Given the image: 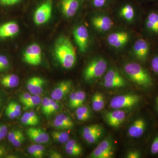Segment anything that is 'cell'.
Instances as JSON below:
<instances>
[{"label":"cell","instance_id":"681fc988","mask_svg":"<svg viewBox=\"0 0 158 158\" xmlns=\"http://www.w3.org/2000/svg\"><path fill=\"white\" fill-rule=\"evenodd\" d=\"M156 104H157V110L158 111V97L156 100Z\"/></svg>","mask_w":158,"mask_h":158},{"label":"cell","instance_id":"f1b7e54d","mask_svg":"<svg viewBox=\"0 0 158 158\" xmlns=\"http://www.w3.org/2000/svg\"><path fill=\"white\" fill-rule=\"evenodd\" d=\"M28 152L30 155L35 158H42L44 155L45 148L42 144H32L28 148Z\"/></svg>","mask_w":158,"mask_h":158},{"label":"cell","instance_id":"7a4b0ae2","mask_svg":"<svg viewBox=\"0 0 158 158\" xmlns=\"http://www.w3.org/2000/svg\"><path fill=\"white\" fill-rule=\"evenodd\" d=\"M124 71L128 77L137 85L145 88L152 86V79L149 73L138 63H127L124 65Z\"/></svg>","mask_w":158,"mask_h":158},{"label":"cell","instance_id":"277c9868","mask_svg":"<svg viewBox=\"0 0 158 158\" xmlns=\"http://www.w3.org/2000/svg\"><path fill=\"white\" fill-rule=\"evenodd\" d=\"M140 101V97L135 94L118 95L112 99L110 106L114 110L131 108L135 106Z\"/></svg>","mask_w":158,"mask_h":158},{"label":"cell","instance_id":"b9f144b4","mask_svg":"<svg viewBox=\"0 0 158 158\" xmlns=\"http://www.w3.org/2000/svg\"><path fill=\"white\" fill-rule=\"evenodd\" d=\"M151 152L152 154L155 155L158 153V136L155 138L152 142L151 147Z\"/></svg>","mask_w":158,"mask_h":158},{"label":"cell","instance_id":"2e32d148","mask_svg":"<svg viewBox=\"0 0 158 158\" xmlns=\"http://www.w3.org/2000/svg\"><path fill=\"white\" fill-rule=\"evenodd\" d=\"M92 23L95 29L101 32L109 31L113 26V23L106 15H100L94 16L92 19Z\"/></svg>","mask_w":158,"mask_h":158},{"label":"cell","instance_id":"ac0fdd59","mask_svg":"<svg viewBox=\"0 0 158 158\" xmlns=\"http://www.w3.org/2000/svg\"><path fill=\"white\" fill-rule=\"evenodd\" d=\"M126 113L120 110H115L106 115V119L108 124L113 127H118L124 121Z\"/></svg>","mask_w":158,"mask_h":158},{"label":"cell","instance_id":"7dc6e473","mask_svg":"<svg viewBox=\"0 0 158 158\" xmlns=\"http://www.w3.org/2000/svg\"><path fill=\"white\" fill-rule=\"evenodd\" d=\"M7 153L6 148L4 146L0 145V158H2Z\"/></svg>","mask_w":158,"mask_h":158},{"label":"cell","instance_id":"1f68e13d","mask_svg":"<svg viewBox=\"0 0 158 158\" xmlns=\"http://www.w3.org/2000/svg\"><path fill=\"white\" fill-rule=\"evenodd\" d=\"M41 101L42 99L40 95H32L28 101L23 105V110H27L35 107L41 103Z\"/></svg>","mask_w":158,"mask_h":158},{"label":"cell","instance_id":"836d02e7","mask_svg":"<svg viewBox=\"0 0 158 158\" xmlns=\"http://www.w3.org/2000/svg\"><path fill=\"white\" fill-rule=\"evenodd\" d=\"M9 65V61L7 57L0 54V72L8 69Z\"/></svg>","mask_w":158,"mask_h":158},{"label":"cell","instance_id":"bcb514c9","mask_svg":"<svg viewBox=\"0 0 158 158\" xmlns=\"http://www.w3.org/2000/svg\"><path fill=\"white\" fill-rule=\"evenodd\" d=\"M49 158H62V156L60 153L57 152H52L49 155Z\"/></svg>","mask_w":158,"mask_h":158},{"label":"cell","instance_id":"cb8c5ba5","mask_svg":"<svg viewBox=\"0 0 158 158\" xmlns=\"http://www.w3.org/2000/svg\"><path fill=\"white\" fill-rule=\"evenodd\" d=\"M86 98V93L82 90L73 92L71 94L69 102V107L72 109H77L81 106L85 102Z\"/></svg>","mask_w":158,"mask_h":158},{"label":"cell","instance_id":"d6a6232c","mask_svg":"<svg viewBox=\"0 0 158 158\" xmlns=\"http://www.w3.org/2000/svg\"><path fill=\"white\" fill-rule=\"evenodd\" d=\"M8 106L11 108L17 118L20 116L22 113L21 106L18 103L11 101L9 103Z\"/></svg>","mask_w":158,"mask_h":158},{"label":"cell","instance_id":"e0dca14e","mask_svg":"<svg viewBox=\"0 0 158 158\" xmlns=\"http://www.w3.org/2000/svg\"><path fill=\"white\" fill-rule=\"evenodd\" d=\"M44 81L43 79L39 77L31 78L27 84V88L32 95H41L43 92Z\"/></svg>","mask_w":158,"mask_h":158},{"label":"cell","instance_id":"7402d4cb","mask_svg":"<svg viewBox=\"0 0 158 158\" xmlns=\"http://www.w3.org/2000/svg\"><path fill=\"white\" fill-rule=\"evenodd\" d=\"M146 127L144 119L139 118L135 121L129 128L128 133L130 137L138 138L143 135Z\"/></svg>","mask_w":158,"mask_h":158},{"label":"cell","instance_id":"4fadbf2b","mask_svg":"<svg viewBox=\"0 0 158 158\" xmlns=\"http://www.w3.org/2000/svg\"><path fill=\"white\" fill-rule=\"evenodd\" d=\"M72 87V83L70 81L60 82L51 93V98L56 101L61 100L69 93Z\"/></svg>","mask_w":158,"mask_h":158},{"label":"cell","instance_id":"8992f818","mask_svg":"<svg viewBox=\"0 0 158 158\" xmlns=\"http://www.w3.org/2000/svg\"><path fill=\"white\" fill-rule=\"evenodd\" d=\"M24 61L33 66L40 65L42 62V50L39 44H33L26 48L23 55Z\"/></svg>","mask_w":158,"mask_h":158},{"label":"cell","instance_id":"ab89813d","mask_svg":"<svg viewBox=\"0 0 158 158\" xmlns=\"http://www.w3.org/2000/svg\"><path fill=\"white\" fill-rule=\"evenodd\" d=\"M151 67L153 71L158 75V54L156 55L152 60Z\"/></svg>","mask_w":158,"mask_h":158},{"label":"cell","instance_id":"d6986e66","mask_svg":"<svg viewBox=\"0 0 158 158\" xmlns=\"http://www.w3.org/2000/svg\"><path fill=\"white\" fill-rule=\"evenodd\" d=\"M145 27L149 34L158 36V11H152L148 14L145 20Z\"/></svg>","mask_w":158,"mask_h":158},{"label":"cell","instance_id":"ee69618b","mask_svg":"<svg viewBox=\"0 0 158 158\" xmlns=\"http://www.w3.org/2000/svg\"><path fill=\"white\" fill-rule=\"evenodd\" d=\"M21 0H0V4L3 6H10L15 5Z\"/></svg>","mask_w":158,"mask_h":158},{"label":"cell","instance_id":"8fae6325","mask_svg":"<svg viewBox=\"0 0 158 158\" xmlns=\"http://www.w3.org/2000/svg\"><path fill=\"white\" fill-rule=\"evenodd\" d=\"M129 38V35L127 32L118 31L110 34L108 37L107 41L111 46L120 48L127 44Z\"/></svg>","mask_w":158,"mask_h":158},{"label":"cell","instance_id":"5b68a950","mask_svg":"<svg viewBox=\"0 0 158 158\" xmlns=\"http://www.w3.org/2000/svg\"><path fill=\"white\" fill-rule=\"evenodd\" d=\"M52 3L51 0H48L40 6L35 11L34 16L35 23L39 26L48 22L52 16Z\"/></svg>","mask_w":158,"mask_h":158},{"label":"cell","instance_id":"4dcf8cb0","mask_svg":"<svg viewBox=\"0 0 158 158\" xmlns=\"http://www.w3.org/2000/svg\"><path fill=\"white\" fill-rule=\"evenodd\" d=\"M76 116L78 120L85 121L90 118V110L87 106H81L77 108Z\"/></svg>","mask_w":158,"mask_h":158},{"label":"cell","instance_id":"e575fe53","mask_svg":"<svg viewBox=\"0 0 158 158\" xmlns=\"http://www.w3.org/2000/svg\"><path fill=\"white\" fill-rule=\"evenodd\" d=\"M42 111L45 116H48V112L50 108V98H44L42 99Z\"/></svg>","mask_w":158,"mask_h":158},{"label":"cell","instance_id":"9a60e30c","mask_svg":"<svg viewBox=\"0 0 158 158\" xmlns=\"http://www.w3.org/2000/svg\"><path fill=\"white\" fill-rule=\"evenodd\" d=\"M80 6V0H61V9L67 18L73 17L76 14Z\"/></svg>","mask_w":158,"mask_h":158},{"label":"cell","instance_id":"f546056e","mask_svg":"<svg viewBox=\"0 0 158 158\" xmlns=\"http://www.w3.org/2000/svg\"><path fill=\"white\" fill-rule=\"evenodd\" d=\"M51 136L54 141L60 144H65L69 140V133L65 131H53Z\"/></svg>","mask_w":158,"mask_h":158},{"label":"cell","instance_id":"8d00e7d4","mask_svg":"<svg viewBox=\"0 0 158 158\" xmlns=\"http://www.w3.org/2000/svg\"><path fill=\"white\" fill-rule=\"evenodd\" d=\"M25 138L23 133H22L11 142V144L16 148L21 147L24 142Z\"/></svg>","mask_w":158,"mask_h":158},{"label":"cell","instance_id":"7bdbcfd3","mask_svg":"<svg viewBox=\"0 0 158 158\" xmlns=\"http://www.w3.org/2000/svg\"><path fill=\"white\" fill-rule=\"evenodd\" d=\"M108 0H92L93 5L96 8H101L106 6Z\"/></svg>","mask_w":158,"mask_h":158},{"label":"cell","instance_id":"f35d334b","mask_svg":"<svg viewBox=\"0 0 158 158\" xmlns=\"http://www.w3.org/2000/svg\"><path fill=\"white\" fill-rule=\"evenodd\" d=\"M8 128L6 125L0 123V141L2 140L7 136Z\"/></svg>","mask_w":158,"mask_h":158},{"label":"cell","instance_id":"60d3db41","mask_svg":"<svg viewBox=\"0 0 158 158\" xmlns=\"http://www.w3.org/2000/svg\"><path fill=\"white\" fill-rule=\"evenodd\" d=\"M32 94L30 92H25L19 96V100L23 105H24L27 102L32 96Z\"/></svg>","mask_w":158,"mask_h":158},{"label":"cell","instance_id":"44dd1931","mask_svg":"<svg viewBox=\"0 0 158 158\" xmlns=\"http://www.w3.org/2000/svg\"><path fill=\"white\" fill-rule=\"evenodd\" d=\"M53 125L56 129L67 130L73 127L74 123L70 117L62 113L56 116Z\"/></svg>","mask_w":158,"mask_h":158},{"label":"cell","instance_id":"3957f363","mask_svg":"<svg viewBox=\"0 0 158 158\" xmlns=\"http://www.w3.org/2000/svg\"><path fill=\"white\" fill-rule=\"evenodd\" d=\"M107 68L105 59L97 58L90 61L84 71V79L87 81H94L100 78L104 74Z\"/></svg>","mask_w":158,"mask_h":158},{"label":"cell","instance_id":"4316f807","mask_svg":"<svg viewBox=\"0 0 158 158\" xmlns=\"http://www.w3.org/2000/svg\"><path fill=\"white\" fill-rule=\"evenodd\" d=\"M119 14L127 21L131 22L135 17V9L131 4H126L120 9Z\"/></svg>","mask_w":158,"mask_h":158},{"label":"cell","instance_id":"9c48e42d","mask_svg":"<svg viewBox=\"0 0 158 158\" xmlns=\"http://www.w3.org/2000/svg\"><path fill=\"white\" fill-rule=\"evenodd\" d=\"M113 155L112 142L109 139H105L91 152L90 156L92 158H110Z\"/></svg>","mask_w":158,"mask_h":158},{"label":"cell","instance_id":"603a6c76","mask_svg":"<svg viewBox=\"0 0 158 158\" xmlns=\"http://www.w3.org/2000/svg\"><path fill=\"white\" fill-rule=\"evenodd\" d=\"M19 77L14 74L5 75L0 77V85L6 88H16L19 85Z\"/></svg>","mask_w":158,"mask_h":158},{"label":"cell","instance_id":"6da1fadb","mask_svg":"<svg viewBox=\"0 0 158 158\" xmlns=\"http://www.w3.org/2000/svg\"><path fill=\"white\" fill-rule=\"evenodd\" d=\"M54 52L56 59L64 68L70 69L75 64L76 53L72 43L68 37L62 36L57 40Z\"/></svg>","mask_w":158,"mask_h":158},{"label":"cell","instance_id":"d4e9b609","mask_svg":"<svg viewBox=\"0 0 158 158\" xmlns=\"http://www.w3.org/2000/svg\"><path fill=\"white\" fill-rule=\"evenodd\" d=\"M20 121L23 124L31 127H35L39 124L40 118L34 111H29L24 113L21 117Z\"/></svg>","mask_w":158,"mask_h":158},{"label":"cell","instance_id":"f6af8a7d","mask_svg":"<svg viewBox=\"0 0 158 158\" xmlns=\"http://www.w3.org/2000/svg\"><path fill=\"white\" fill-rule=\"evenodd\" d=\"M127 156L128 158H138L140 157V154L137 151L130 152L128 153Z\"/></svg>","mask_w":158,"mask_h":158},{"label":"cell","instance_id":"30bf717a","mask_svg":"<svg viewBox=\"0 0 158 158\" xmlns=\"http://www.w3.org/2000/svg\"><path fill=\"white\" fill-rule=\"evenodd\" d=\"M103 130L98 124L91 125L85 127L82 131V136L89 144L96 143L102 135Z\"/></svg>","mask_w":158,"mask_h":158},{"label":"cell","instance_id":"ffe728a7","mask_svg":"<svg viewBox=\"0 0 158 158\" xmlns=\"http://www.w3.org/2000/svg\"><path fill=\"white\" fill-rule=\"evenodd\" d=\"M19 27L15 22H9L0 26V38H6L13 37L18 34Z\"/></svg>","mask_w":158,"mask_h":158},{"label":"cell","instance_id":"d590c367","mask_svg":"<svg viewBox=\"0 0 158 158\" xmlns=\"http://www.w3.org/2000/svg\"><path fill=\"white\" fill-rule=\"evenodd\" d=\"M22 133L23 132L19 130L13 129L11 130L10 131L8 132V135H7V138H8V141L10 143H11Z\"/></svg>","mask_w":158,"mask_h":158},{"label":"cell","instance_id":"52a82bcc","mask_svg":"<svg viewBox=\"0 0 158 158\" xmlns=\"http://www.w3.org/2000/svg\"><path fill=\"white\" fill-rule=\"evenodd\" d=\"M73 37L79 50L85 53L87 50L89 43V33L88 29L84 25H80L74 29Z\"/></svg>","mask_w":158,"mask_h":158},{"label":"cell","instance_id":"7c38bea8","mask_svg":"<svg viewBox=\"0 0 158 158\" xmlns=\"http://www.w3.org/2000/svg\"><path fill=\"white\" fill-rule=\"evenodd\" d=\"M133 50L136 58L144 62L146 61L149 55V44L145 40L140 38L135 43Z\"/></svg>","mask_w":158,"mask_h":158},{"label":"cell","instance_id":"484cf974","mask_svg":"<svg viewBox=\"0 0 158 158\" xmlns=\"http://www.w3.org/2000/svg\"><path fill=\"white\" fill-rule=\"evenodd\" d=\"M65 149L66 153L71 156H78L82 153L81 146L73 139H69L65 143Z\"/></svg>","mask_w":158,"mask_h":158},{"label":"cell","instance_id":"c3c4849f","mask_svg":"<svg viewBox=\"0 0 158 158\" xmlns=\"http://www.w3.org/2000/svg\"><path fill=\"white\" fill-rule=\"evenodd\" d=\"M3 99L2 98V96L0 95V108H1V106L2 104Z\"/></svg>","mask_w":158,"mask_h":158},{"label":"cell","instance_id":"ba28073f","mask_svg":"<svg viewBox=\"0 0 158 158\" xmlns=\"http://www.w3.org/2000/svg\"><path fill=\"white\" fill-rule=\"evenodd\" d=\"M126 84L125 79L117 71L110 69L108 71L104 78L103 85L108 88H120Z\"/></svg>","mask_w":158,"mask_h":158},{"label":"cell","instance_id":"5bb4252c","mask_svg":"<svg viewBox=\"0 0 158 158\" xmlns=\"http://www.w3.org/2000/svg\"><path fill=\"white\" fill-rule=\"evenodd\" d=\"M29 138L37 144H45L50 140L49 136L43 130L31 127L26 131Z\"/></svg>","mask_w":158,"mask_h":158},{"label":"cell","instance_id":"83f0119b","mask_svg":"<svg viewBox=\"0 0 158 158\" xmlns=\"http://www.w3.org/2000/svg\"><path fill=\"white\" fill-rule=\"evenodd\" d=\"M105 97L103 94L97 92L94 94L92 98V108L94 111L98 112L104 108Z\"/></svg>","mask_w":158,"mask_h":158},{"label":"cell","instance_id":"74e56055","mask_svg":"<svg viewBox=\"0 0 158 158\" xmlns=\"http://www.w3.org/2000/svg\"><path fill=\"white\" fill-rule=\"evenodd\" d=\"M50 108L48 112V116L56 113L59 108V105L56 101L50 98Z\"/></svg>","mask_w":158,"mask_h":158}]
</instances>
